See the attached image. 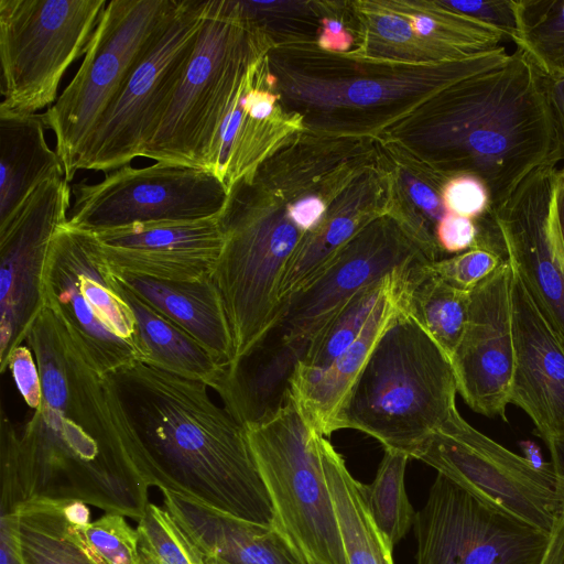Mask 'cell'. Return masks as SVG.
<instances>
[{"label": "cell", "instance_id": "6da1fadb", "mask_svg": "<svg viewBox=\"0 0 564 564\" xmlns=\"http://www.w3.org/2000/svg\"><path fill=\"white\" fill-rule=\"evenodd\" d=\"M25 341L40 371L42 402L20 433L1 406V513L30 501L75 500L138 521L149 485L130 456L109 378L48 308Z\"/></svg>", "mask_w": 564, "mask_h": 564}, {"label": "cell", "instance_id": "7a4b0ae2", "mask_svg": "<svg viewBox=\"0 0 564 564\" xmlns=\"http://www.w3.org/2000/svg\"><path fill=\"white\" fill-rule=\"evenodd\" d=\"M376 139L447 177H478L491 208L535 169L564 159V110L555 86L516 48L503 65L443 89Z\"/></svg>", "mask_w": 564, "mask_h": 564}, {"label": "cell", "instance_id": "3957f363", "mask_svg": "<svg viewBox=\"0 0 564 564\" xmlns=\"http://www.w3.org/2000/svg\"><path fill=\"white\" fill-rule=\"evenodd\" d=\"M106 376L123 412L130 456L149 487L273 525L246 426L210 399L206 383L141 361Z\"/></svg>", "mask_w": 564, "mask_h": 564}, {"label": "cell", "instance_id": "277c9868", "mask_svg": "<svg viewBox=\"0 0 564 564\" xmlns=\"http://www.w3.org/2000/svg\"><path fill=\"white\" fill-rule=\"evenodd\" d=\"M506 47L453 62H380L322 51L316 42L272 44L267 85L306 130L376 138L432 96L503 65Z\"/></svg>", "mask_w": 564, "mask_h": 564}, {"label": "cell", "instance_id": "5b68a950", "mask_svg": "<svg viewBox=\"0 0 564 564\" xmlns=\"http://www.w3.org/2000/svg\"><path fill=\"white\" fill-rule=\"evenodd\" d=\"M449 358L403 310L380 338L341 413L339 430L415 458L456 408Z\"/></svg>", "mask_w": 564, "mask_h": 564}, {"label": "cell", "instance_id": "8992f818", "mask_svg": "<svg viewBox=\"0 0 564 564\" xmlns=\"http://www.w3.org/2000/svg\"><path fill=\"white\" fill-rule=\"evenodd\" d=\"M272 41L236 0H208L194 51L176 93L143 155L208 170L226 108L251 62Z\"/></svg>", "mask_w": 564, "mask_h": 564}, {"label": "cell", "instance_id": "52a82bcc", "mask_svg": "<svg viewBox=\"0 0 564 564\" xmlns=\"http://www.w3.org/2000/svg\"><path fill=\"white\" fill-rule=\"evenodd\" d=\"M273 508V525L306 564H347L323 469L319 437L288 394L246 425Z\"/></svg>", "mask_w": 564, "mask_h": 564}, {"label": "cell", "instance_id": "ba28073f", "mask_svg": "<svg viewBox=\"0 0 564 564\" xmlns=\"http://www.w3.org/2000/svg\"><path fill=\"white\" fill-rule=\"evenodd\" d=\"M177 4L178 0L107 2L77 73L43 113L47 129L55 134L67 182L76 174V163L96 123Z\"/></svg>", "mask_w": 564, "mask_h": 564}, {"label": "cell", "instance_id": "9c48e42d", "mask_svg": "<svg viewBox=\"0 0 564 564\" xmlns=\"http://www.w3.org/2000/svg\"><path fill=\"white\" fill-rule=\"evenodd\" d=\"M43 307L84 346L102 376L143 362L135 318L116 289L95 234L62 225L42 274Z\"/></svg>", "mask_w": 564, "mask_h": 564}, {"label": "cell", "instance_id": "30bf717a", "mask_svg": "<svg viewBox=\"0 0 564 564\" xmlns=\"http://www.w3.org/2000/svg\"><path fill=\"white\" fill-rule=\"evenodd\" d=\"M106 0H0V113L56 101L62 77L85 54Z\"/></svg>", "mask_w": 564, "mask_h": 564}, {"label": "cell", "instance_id": "8fae6325", "mask_svg": "<svg viewBox=\"0 0 564 564\" xmlns=\"http://www.w3.org/2000/svg\"><path fill=\"white\" fill-rule=\"evenodd\" d=\"M207 2L178 0L173 14L93 129L76 172H112L143 155L185 73Z\"/></svg>", "mask_w": 564, "mask_h": 564}, {"label": "cell", "instance_id": "7c38bea8", "mask_svg": "<svg viewBox=\"0 0 564 564\" xmlns=\"http://www.w3.org/2000/svg\"><path fill=\"white\" fill-rule=\"evenodd\" d=\"M487 507L551 533L563 513L554 471L538 469L455 409L415 455Z\"/></svg>", "mask_w": 564, "mask_h": 564}, {"label": "cell", "instance_id": "4fadbf2b", "mask_svg": "<svg viewBox=\"0 0 564 564\" xmlns=\"http://www.w3.org/2000/svg\"><path fill=\"white\" fill-rule=\"evenodd\" d=\"M563 176L557 164L531 172L503 202L482 216L478 239L519 274L527 291L564 341V238L560 219Z\"/></svg>", "mask_w": 564, "mask_h": 564}, {"label": "cell", "instance_id": "5bb4252c", "mask_svg": "<svg viewBox=\"0 0 564 564\" xmlns=\"http://www.w3.org/2000/svg\"><path fill=\"white\" fill-rule=\"evenodd\" d=\"M72 194L67 225L93 234L134 224L215 217L228 197L212 171L166 162L124 165L98 183L74 184Z\"/></svg>", "mask_w": 564, "mask_h": 564}, {"label": "cell", "instance_id": "9a60e30c", "mask_svg": "<svg viewBox=\"0 0 564 564\" xmlns=\"http://www.w3.org/2000/svg\"><path fill=\"white\" fill-rule=\"evenodd\" d=\"M414 531L416 564H541L551 538L438 473L415 513Z\"/></svg>", "mask_w": 564, "mask_h": 564}, {"label": "cell", "instance_id": "2e32d148", "mask_svg": "<svg viewBox=\"0 0 564 564\" xmlns=\"http://www.w3.org/2000/svg\"><path fill=\"white\" fill-rule=\"evenodd\" d=\"M434 261L393 212L383 215L283 305L280 321L267 337L305 352L317 332L357 293L399 268Z\"/></svg>", "mask_w": 564, "mask_h": 564}, {"label": "cell", "instance_id": "e0dca14e", "mask_svg": "<svg viewBox=\"0 0 564 564\" xmlns=\"http://www.w3.org/2000/svg\"><path fill=\"white\" fill-rule=\"evenodd\" d=\"M72 187L64 176L40 184L0 228V371L43 310L42 274L51 240L67 223Z\"/></svg>", "mask_w": 564, "mask_h": 564}, {"label": "cell", "instance_id": "ac0fdd59", "mask_svg": "<svg viewBox=\"0 0 564 564\" xmlns=\"http://www.w3.org/2000/svg\"><path fill=\"white\" fill-rule=\"evenodd\" d=\"M512 268L500 267L470 291L468 318L451 359L457 392L475 412L506 420L514 369Z\"/></svg>", "mask_w": 564, "mask_h": 564}, {"label": "cell", "instance_id": "d6986e66", "mask_svg": "<svg viewBox=\"0 0 564 564\" xmlns=\"http://www.w3.org/2000/svg\"><path fill=\"white\" fill-rule=\"evenodd\" d=\"M219 215L198 220L134 224L95 236L115 273L195 281L212 275L221 253L224 234Z\"/></svg>", "mask_w": 564, "mask_h": 564}, {"label": "cell", "instance_id": "ffe728a7", "mask_svg": "<svg viewBox=\"0 0 564 564\" xmlns=\"http://www.w3.org/2000/svg\"><path fill=\"white\" fill-rule=\"evenodd\" d=\"M511 304L514 369L510 403L529 415L544 442L564 435V341L513 269Z\"/></svg>", "mask_w": 564, "mask_h": 564}, {"label": "cell", "instance_id": "44dd1931", "mask_svg": "<svg viewBox=\"0 0 564 564\" xmlns=\"http://www.w3.org/2000/svg\"><path fill=\"white\" fill-rule=\"evenodd\" d=\"M185 543L209 564H306L274 525L236 518L161 490Z\"/></svg>", "mask_w": 564, "mask_h": 564}, {"label": "cell", "instance_id": "7402d4cb", "mask_svg": "<svg viewBox=\"0 0 564 564\" xmlns=\"http://www.w3.org/2000/svg\"><path fill=\"white\" fill-rule=\"evenodd\" d=\"M412 270L379 305L357 339L330 365L316 369L296 364L290 378V393L308 425L321 435L339 430L341 413L357 379L380 338L404 307Z\"/></svg>", "mask_w": 564, "mask_h": 564}, {"label": "cell", "instance_id": "603a6c76", "mask_svg": "<svg viewBox=\"0 0 564 564\" xmlns=\"http://www.w3.org/2000/svg\"><path fill=\"white\" fill-rule=\"evenodd\" d=\"M111 274L116 282L193 337L218 365L225 368L231 364L232 334L212 275L195 281H163L112 271Z\"/></svg>", "mask_w": 564, "mask_h": 564}, {"label": "cell", "instance_id": "cb8c5ba5", "mask_svg": "<svg viewBox=\"0 0 564 564\" xmlns=\"http://www.w3.org/2000/svg\"><path fill=\"white\" fill-rule=\"evenodd\" d=\"M45 129L43 113H0V228L40 184L64 176L58 154L46 142Z\"/></svg>", "mask_w": 564, "mask_h": 564}, {"label": "cell", "instance_id": "d4e9b609", "mask_svg": "<svg viewBox=\"0 0 564 564\" xmlns=\"http://www.w3.org/2000/svg\"><path fill=\"white\" fill-rule=\"evenodd\" d=\"M12 513L24 564H96L72 532L75 521L90 520L88 505L75 500H36L20 505Z\"/></svg>", "mask_w": 564, "mask_h": 564}, {"label": "cell", "instance_id": "484cf974", "mask_svg": "<svg viewBox=\"0 0 564 564\" xmlns=\"http://www.w3.org/2000/svg\"><path fill=\"white\" fill-rule=\"evenodd\" d=\"M319 451L347 564H393V547L370 516L365 485L351 476L343 456L323 435Z\"/></svg>", "mask_w": 564, "mask_h": 564}, {"label": "cell", "instance_id": "4316f807", "mask_svg": "<svg viewBox=\"0 0 564 564\" xmlns=\"http://www.w3.org/2000/svg\"><path fill=\"white\" fill-rule=\"evenodd\" d=\"M402 15L413 33L424 41L442 62L469 58L500 46L508 39L501 30L454 11L441 0H381Z\"/></svg>", "mask_w": 564, "mask_h": 564}, {"label": "cell", "instance_id": "83f0119b", "mask_svg": "<svg viewBox=\"0 0 564 564\" xmlns=\"http://www.w3.org/2000/svg\"><path fill=\"white\" fill-rule=\"evenodd\" d=\"M112 281L134 315L139 345L144 354L143 362L214 388L224 367L187 333L138 299L113 278Z\"/></svg>", "mask_w": 564, "mask_h": 564}, {"label": "cell", "instance_id": "f1b7e54d", "mask_svg": "<svg viewBox=\"0 0 564 564\" xmlns=\"http://www.w3.org/2000/svg\"><path fill=\"white\" fill-rule=\"evenodd\" d=\"M382 147L390 162L393 214L426 251L440 260L443 252L435 239V228L447 214L442 188L449 177L390 147Z\"/></svg>", "mask_w": 564, "mask_h": 564}, {"label": "cell", "instance_id": "f546056e", "mask_svg": "<svg viewBox=\"0 0 564 564\" xmlns=\"http://www.w3.org/2000/svg\"><path fill=\"white\" fill-rule=\"evenodd\" d=\"M430 263L419 264L411 272L404 310L451 360L467 323L470 291L443 281Z\"/></svg>", "mask_w": 564, "mask_h": 564}, {"label": "cell", "instance_id": "4dcf8cb0", "mask_svg": "<svg viewBox=\"0 0 564 564\" xmlns=\"http://www.w3.org/2000/svg\"><path fill=\"white\" fill-rule=\"evenodd\" d=\"M417 264L399 268L352 296L311 339L297 364L316 369L330 365L357 339L379 305Z\"/></svg>", "mask_w": 564, "mask_h": 564}, {"label": "cell", "instance_id": "1f68e13d", "mask_svg": "<svg viewBox=\"0 0 564 564\" xmlns=\"http://www.w3.org/2000/svg\"><path fill=\"white\" fill-rule=\"evenodd\" d=\"M512 1V42L555 87L564 84V0Z\"/></svg>", "mask_w": 564, "mask_h": 564}, {"label": "cell", "instance_id": "d6a6232c", "mask_svg": "<svg viewBox=\"0 0 564 564\" xmlns=\"http://www.w3.org/2000/svg\"><path fill=\"white\" fill-rule=\"evenodd\" d=\"M409 459L404 453L384 449L373 481L365 486L370 516L392 547L408 533L415 520L404 487Z\"/></svg>", "mask_w": 564, "mask_h": 564}, {"label": "cell", "instance_id": "836d02e7", "mask_svg": "<svg viewBox=\"0 0 564 564\" xmlns=\"http://www.w3.org/2000/svg\"><path fill=\"white\" fill-rule=\"evenodd\" d=\"M242 15L273 44L316 42L322 1H238Z\"/></svg>", "mask_w": 564, "mask_h": 564}, {"label": "cell", "instance_id": "e575fe53", "mask_svg": "<svg viewBox=\"0 0 564 564\" xmlns=\"http://www.w3.org/2000/svg\"><path fill=\"white\" fill-rule=\"evenodd\" d=\"M72 532L96 564H142L137 529L122 514L106 512L95 521H75Z\"/></svg>", "mask_w": 564, "mask_h": 564}, {"label": "cell", "instance_id": "d590c367", "mask_svg": "<svg viewBox=\"0 0 564 564\" xmlns=\"http://www.w3.org/2000/svg\"><path fill=\"white\" fill-rule=\"evenodd\" d=\"M135 529L142 564H193L163 507L149 502Z\"/></svg>", "mask_w": 564, "mask_h": 564}, {"label": "cell", "instance_id": "8d00e7d4", "mask_svg": "<svg viewBox=\"0 0 564 564\" xmlns=\"http://www.w3.org/2000/svg\"><path fill=\"white\" fill-rule=\"evenodd\" d=\"M503 258L491 247L476 245L456 256L430 263V269L448 284L471 291L491 275L503 262Z\"/></svg>", "mask_w": 564, "mask_h": 564}, {"label": "cell", "instance_id": "74e56055", "mask_svg": "<svg viewBox=\"0 0 564 564\" xmlns=\"http://www.w3.org/2000/svg\"><path fill=\"white\" fill-rule=\"evenodd\" d=\"M442 200L448 213L474 220L481 218L490 209L486 185L469 174L449 177L443 185Z\"/></svg>", "mask_w": 564, "mask_h": 564}, {"label": "cell", "instance_id": "f35d334b", "mask_svg": "<svg viewBox=\"0 0 564 564\" xmlns=\"http://www.w3.org/2000/svg\"><path fill=\"white\" fill-rule=\"evenodd\" d=\"M344 2L322 1V15L316 37L319 50L333 54H346L357 46L355 28L337 18Z\"/></svg>", "mask_w": 564, "mask_h": 564}, {"label": "cell", "instance_id": "ab89813d", "mask_svg": "<svg viewBox=\"0 0 564 564\" xmlns=\"http://www.w3.org/2000/svg\"><path fill=\"white\" fill-rule=\"evenodd\" d=\"M449 9L473 17L505 32L512 41L516 14L512 0H441Z\"/></svg>", "mask_w": 564, "mask_h": 564}, {"label": "cell", "instance_id": "60d3db41", "mask_svg": "<svg viewBox=\"0 0 564 564\" xmlns=\"http://www.w3.org/2000/svg\"><path fill=\"white\" fill-rule=\"evenodd\" d=\"M8 369L24 402L34 411L42 402V383L37 364L28 346L17 347L9 357Z\"/></svg>", "mask_w": 564, "mask_h": 564}, {"label": "cell", "instance_id": "b9f144b4", "mask_svg": "<svg viewBox=\"0 0 564 564\" xmlns=\"http://www.w3.org/2000/svg\"><path fill=\"white\" fill-rule=\"evenodd\" d=\"M478 238L474 219L448 213L435 228V239L442 252L460 253L473 248Z\"/></svg>", "mask_w": 564, "mask_h": 564}, {"label": "cell", "instance_id": "7bdbcfd3", "mask_svg": "<svg viewBox=\"0 0 564 564\" xmlns=\"http://www.w3.org/2000/svg\"><path fill=\"white\" fill-rule=\"evenodd\" d=\"M0 550L1 564H24L15 540L13 513L1 514Z\"/></svg>", "mask_w": 564, "mask_h": 564}, {"label": "cell", "instance_id": "ee69618b", "mask_svg": "<svg viewBox=\"0 0 564 564\" xmlns=\"http://www.w3.org/2000/svg\"><path fill=\"white\" fill-rule=\"evenodd\" d=\"M551 455V465L555 475L556 489L564 506V435L544 441Z\"/></svg>", "mask_w": 564, "mask_h": 564}, {"label": "cell", "instance_id": "f6af8a7d", "mask_svg": "<svg viewBox=\"0 0 564 564\" xmlns=\"http://www.w3.org/2000/svg\"><path fill=\"white\" fill-rule=\"evenodd\" d=\"M541 564H564V509L551 532L550 542Z\"/></svg>", "mask_w": 564, "mask_h": 564}, {"label": "cell", "instance_id": "bcb514c9", "mask_svg": "<svg viewBox=\"0 0 564 564\" xmlns=\"http://www.w3.org/2000/svg\"><path fill=\"white\" fill-rule=\"evenodd\" d=\"M182 544L193 564H209L204 558H202L196 552H194L184 541H182Z\"/></svg>", "mask_w": 564, "mask_h": 564}, {"label": "cell", "instance_id": "7dc6e473", "mask_svg": "<svg viewBox=\"0 0 564 564\" xmlns=\"http://www.w3.org/2000/svg\"><path fill=\"white\" fill-rule=\"evenodd\" d=\"M560 219L562 226V232L564 238V187H562L561 196H560Z\"/></svg>", "mask_w": 564, "mask_h": 564}, {"label": "cell", "instance_id": "c3c4849f", "mask_svg": "<svg viewBox=\"0 0 564 564\" xmlns=\"http://www.w3.org/2000/svg\"><path fill=\"white\" fill-rule=\"evenodd\" d=\"M561 171H562V176H563V187H564V167H563V169H561Z\"/></svg>", "mask_w": 564, "mask_h": 564}, {"label": "cell", "instance_id": "681fc988", "mask_svg": "<svg viewBox=\"0 0 564 564\" xmlns=\"http://www.w3.org/2000/svg\"><path fill=\"white\" fill-rule=\"evenodd\" d=\"M563 509H564V506H563Z\"/></svg>", "mask_w": 564, "mask_h": 564}]
</instances>
